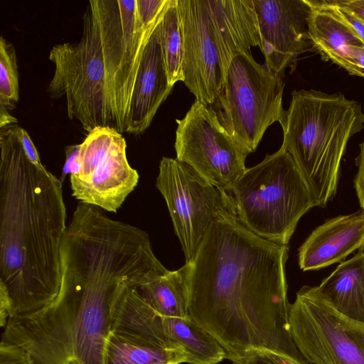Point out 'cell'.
I'll use <instances>...</instances> for the list:
<instances>
[{"label":"cell","instance_id":"cell-1","mask_svg":"<svg viewBox=\"0 0 364 364\" xmlns=\"http://www.w3.org/2000/svg\"><path fill=\"white\" fill-rule=\"evenodd\" d=\"M62 279L55 299L9 317L1 341L25 349L36 364H105L110 308L127 284L135 289L168 270L144 230L77 205L61 246Z\"/></svg>","mask_w":364,"mask_h":364},{"label":"cell","instance_id":"cell-2","mask_svg":"<svg viewBox=\"0 0 364 364\" xmlns=\"http://www.w3.org/2000/svg\"><path fill=\"white\" fill-rule=\"evenodd\" d=\"M288 246L250 232L237 216L213 222L188 274V316L225 349L273 351L306 363L290 331Z\"/></svg>","mask_w":364,"mask_h":364},{"label":"cell","instance_id":"cell-3","mask_svg":"<svg viewBox=\"0 0 364 364\" xmlns=\"http://www.w3.org/2000/svg\"><path fill=\"white\" fill-rule=\"evenodd\" d=\"M16 126L0 132V287L9 296V317L38 311L57 296L67 228L62 182L28 160Z\"/></svg>","mask_w":364,"mask_h":364},{"label":"cell","instance_id":"cell-4","mask_svg":"<svg viewBox=\"0 0 364 364\" xmlns=\"http://www.w3.org/2000/svg\"><path fill=\"white\" fill-rule=\"evenodd\" d=\"M165 10L149 21L137 0L89 1L80 41L51 48L55 70L47 92L64 97L68 117L88 133L97 127L126 132L142 52Z\"/></svg>","mask_w":364,"mask_h":364},{"label":"cell","instance_id":"cell-5","mask_svg":"<svg viewBox=\"0 0 364 364\" xmlns=\"http://www.w3.org/2000/svg\"><path fill=\"white\" fill-rule=\"evenodd\" d=\"M282 148L291 156L317 206L336 194L348 141L364 129L360 105L341 93L294 90L280 121Z\"/></svg>","mask_w":364,"mask_h":364},{"label":"cell","instance_id":"cell-6","mask_svg":"<svg viewBox=\"0 0 364 364\" xmlns=\"http://www.w3.org/2000/svg\"><path fill=\"white\" fill-rule=\"evenodd\" d=\"M228 192L240 222L280 245L288 246L301 218L317 207L291 156L282 147L246 168Z\"/></svg>","mask_w":364,"mask_h":364},{"label":"cell","instance_id":"cell-7","mask_svg":"<svg viewBox=\"0 0 364 364\" xmlns=\"http://www.w3.org/2000/svg\"><path fill=\"white\" fill-rule=\"evenodd\" d=\"M284 88V77L257 63L252 52L231 61L213 105L222 125L249 154L256 150L267 128L282 120Z\"/></svg>","mask_w":364,"mask_h":364},{"label":"cell","instance_id":"cell-8","mask_svg":"<svg viewBox=\"0 0 364 364\" xmlns=\"http://www.w3.org/2000/svg\"><path fill=\"white\" fill-rule=\"evenodd\" d=\"M156 186L165 199L186 263L193 260L213 222L237 216L229 192L176 158L161 159Z\"/></svg>","mask_w":364,"mask_h":364},{"label":"cell","instance_id":"cell-9","mask_svg":"<svg viewBox=\"0 0 364 364\" xmlns=\"http://www.w3.org/2000/svg\"><path fill=\"white\" fill-rule=\"evenodd\" d=\"M289 325L307 364H364V326L338 314L316 286H303L296 292Z\"/></svg>","mask_w":364,"mask_h":364},{"label":"cell","instance_id":"cell-10","mask_svg":"<svg viewBox=\"0 0 364 364\" xmlns=\"http://www.w3.org/2000/svg\"><path fill=\"white\" fill-rule=\"evenodd\" d=\"M176 122V159L228 191L245 171L250 154L222 125L212 106L196 100Z\"/></svg>","mask_w":364,"mask_h":364},{"label":"cell","instance_id":"cell-11","mask_svg":"<svg viewBox=\"0 0 364 364\" xmlns=\"http://www.w3.org/2000/svg\"><path fill=\"white\" fill-rule=\"evenodd\" d=\"M127 144L114 128L97 127L81 143V170L70 176L72 195L81 203L116 213L139 181Z\"/></svg>","mask_w":364,"mask_h":364},{"label":"cell","instance_id":"cell-12","mask_svg":"<svg viewBox=\"0 0 364 364\" xmlns=\"http://www.w3.org/2000/svg\"><path fill=\"white\" fill-rule=\"evenodd\" d=\"M259 23L264 64L284 77L295 68L299 55L309 48L308 21L311 6L308 0H252Z\"/></svg>","mask_w":364,"mask_h":364},{"label":"cell","instance_id":"cell-13","mask_svg":"<svg viewBox=\"0 0 364 364\" xmlns=\"http://www.w3.org/2000/svg\"><path fill=\"white\" fill-rule=\"evenodd\" d=\"M183 41V83L196 100L212 106L223 87L218 53L204 0H178Z\"/></svg>","mask_w":364,"mask_h":364},{"label":"cell","instance_id":"cell-14","mask_svg":"<svg viewBox=\"0 0 364 364\" xmlns=\"http://www.w3.org/2000/svg\"><path fill=\"white\" fill-rule=\"evenodd\" d=\"M204 1L224 85L232 59L238 54L251 52L252 47L260 46L257 16L252 0Z\"/></svg>","mask_w":364,"mask_h":364},{"label":"cell","instance_id":"cell-15","mask_svg":"<svg viewBox=\"0 0 364 364\" xmlns=\"http://www.w3.org/2000/svg\"><path fill=\"white\" fill-rule=\"evenodd\" d=\"M364 250V210L338 215L314 229L299 249V265L317 270L342 262L355 250Z\"/></svg>","mask_w":364,"mask_h":364},{"label":"cell","instance_id":"cell-16","mask_svg":"<svg viewBox=\"0 0 364 364\" xmlns=\"http://www.w3.org/2000/svg\"><path fill=\"white\" fill-rule=\"evenodd\" d=\"M159 24L149 38L141 58L127 122L126 132L144 133L173 87L168 82L159 41Z\"/></svg>","mask_w":364,"mask_h":364},{"label":"cell","instance_id":"cell-17","mask_svg":"<svg viewBox=\"0 0 364 364\" xmlns=\"http://www.w3.org/2000/svg\"><path fill=\"white\" fill-rule=\"evenodd\" d=\"M311 6L309 18V37L322 58L344 68L350 75L364 77V70L353 65L348 58L351 46L364 47L360 37L328 7L308 0Z\"/></svg>","mask_w":364,"mask_h":364},{"label":"cell","instance_id":"cell-18","mask_svg":"<svg viewBox=\"0 0 364 364\" xmlns=\"http://www.w3.org/2000/svg\"><path fill=\"white\" fill-rule=\"evenodd\" d=\"M321 296L338 314L364 326V251L340 263L316 286Z\"/></svg>","mask_w":364,"mask_h":364},{"label":"cell","instance_id":"cell-19","mask_svg":"<svg viewBox=\"0 0 364 364\" xmlns=\"http://www.w3.org/2000/svg\"><path fill=\"white\" fill-rule=\"evenodd\" d=\"M184 353L169 348L145 335L110 326L105 364H182Z\"/></svg>","mask_w":364,"mask_h":364},{"label":"cell","instance_id":"cell-20","mask_svg":"<svg viewBox=\"0 0 364 364\" xmlns=\"http://www.w3.org/2000/svg\"><path fill=\"white\" fill-rule=\"evenodd\" d=\"M163 324L171 343L184 353L186 363L218 364L226 359L222 346L189 316L185 318L163 316Z\"/></svg>","mask_w":364,"mask_h":364},{"label":"cell","instance_id":"cell-21","mask_svg":"<svg viewBox=\"0 0 364 364\" xmlns=\"http://www.w3.org/2000/svg\"><path fill=\"white\" fill-rule=\"evenodd\" d=\"M189 264L170 271L139 285L137 291L144 300L165 317L185 318L188 311V274Z\"/></svg>","mask_w":364,"mask_h":364},{"label":"cell","instance_id":"cell-22","mask_svg":"<svg viewBox=\"0 0 364 364\" xmlns=\"http://www.w3.org/2000/svg\"><path fill=\"white\" fill-rule=\"evenodd\" d=\"M159 41L169 85L183 82V41L178 0L168 1L159 24Z\"/></svg>","mask_w":364,"mask_h":364},{"label":"cell","instance_id":"cell-23","mask_svg":"<svg viewBox=\"0 0 364 364\" xmlns=\"http://www.w3.org/2000/svg\"><path fill=\"white\" fill-rule=\"evenodd\" d=\"M19 99L17 57L14 45L0 38V106L8 110L15 107Z\"/></svg>","mask_w":364,"mask_h":364},{"label":"cell","instance_id":"cell-24","mask_svg":"<svg viewBox=\"0 0 364 364\" xmlns=\"http://www.w3.org/2000/svg\"><path fill=\"white\" fill-rule=\"evenodd\" d=\"M233 364H307L299 363L273 351L250 349L236 354L226 355Z\"/></svg>","mask_w":364,"mask_h":364},{"label":"cell","instance_id":"cell-25","mask_svg":"<svg viewBox=\"0 0 364 364\" xmlns=\"http://www.w3.org/2000/svg\"><path fill=\"white\" fill-rule=\"evenodd\" d=\"M0 364H36L31 355L21 346L1 341Z\"/></svg>","mask_w":364,"mask_h":364},{"label":"cell","instance_id":"cell-26","mask_svg":"<svg viewBox=\"0 0 364 364\" xmlns=\"http://www.w3.org/2000/svg\"><path fill=\"white\" fill-rule=\"evenodd\" d=\"M81 144L67 146L65 149V161L63 168L62 175L59 178L63 183L67 174L77 175L81 170L80 152Z\"/></svg>","mask_w":364,"mask_h":364},{"label":"cell","instance_id":"cell-27","mask_svg":"<svg viewBox=\"0 0 364 364\" xmlns=\"http://www.w3.org/2000/svg\"><path fill=\"white\" fill-rule=\"evenodd\" d=\"M316 1L328 7L336 15L349 25L364 42V22L348 10L331 5L326 0H316Z\"/></svg>","mask_w":364,"mask_h":364},{"label":"cell","instance_id":"cell-28","mask_svg":"<svg viewBox=\"0 0 364 364\" xmlns=\"http://www.w3.org/2000/svg\"><path fill=\"white\" fill-rule=\"evenodd\" d=\"M16 135L28 160L35 165L43 166L36 147L26 129L16 126Z\"/></svg>","mask_w":364,"mask_h":364},{"label":"cell","instance_id":"cell-29","mask_svg":"<svg viewBox=\"0 0 364 364\" xmlns=\"http://www.w3.org/2000/svg\"><path fill=\"white\" fill-rule=\"evenodd\" d=\"M358 172L354 178V188L359 204L364 210V141L360 144V154L355 159Z\"/></svg>","mask_w":364,"mask_h":364},{"label":"cell","instance_id":"cell-30","mask_svg":"<svg viewBox=\"0 0 364 364\" xmlns=\"http://www.w3.org/2000/svg\"><path fill=\"white\" fill-rule=\"evenodd\" d=\"M331 5L348 10L364 22V0H326Z\"/></svg>","mask_w":364,"mask_h":364},{"label":"cell","instance_id":"cell-31","mask_svg":"<svg viewBox=\"0 0 364 364\" xmlns=\"http://www.w3.org/2000/svg\"><path fill=\"white\" fill-rule=\"evenodd\" d=\"M348 58L353 65L364 70V47H350Z\"/></svg>","mask_w":364,"mask_h":364},{"label":"cell","instance_id":"cell-32","mask_svg":"<svg viewBox=\"0 0 364 364\" xmlns=\"http://www.w3.org/2000/svg\"><path fill=\"white\" fill-rule=\"evenodd\" d=\"M17 122V119L11 115L7 109L0 106V128L1 129L11 127Z\"/></svg>","mask_w":364,"mask_h":364}]
</instances>
